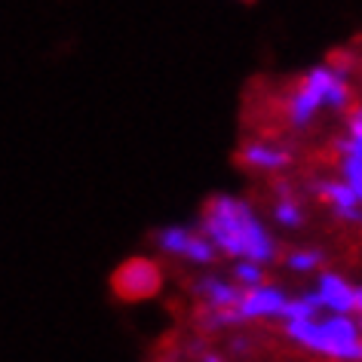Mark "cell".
I'll return each mask as SVG.
<instances>
[{
    "label": "cell",
    "mask_w": 362,
    "mask_h": 362,
    "mask_svg": "<svg viewBox=\"0 0 362 362\" xmlns=\"http://www.w3.org/2000/svg\"><path fill=\"white\" fill-rule=\"evenodd\" d=\"M203 362H221V359H218V356H206Z\"/></svg>",
    "instance_id": "cell-18"
},
{
    "label": "cell",
    "mask_w": 362,
    "mask_h": 362,
    "mask_svg": "<svg viewBox=\"0 0 362 362\" xmlns=\"http://www.w3.org/2000/svg\"><path fill=\"white\" fill-rule=\"evenodd\" d=\"M203 233L212 240V246L218 252L240 261L267 264L276 252L267 228L258 221L252 206L240 197H212L203 215Z\"/></svg>",
    "instance_id": "cell-1"
},
{
    "label": "cell",
    "mask_w": 362,
    "mask_h": 362,
    "mask_svg": "<svg viewBox=\"0 0 362 362\" xmlns=\"http://www.w3.org/2000/svg\"><path fill=\"white\" fill-rule=\"evenodd\" d=\"M344 181L353 187V194L362 200V157H341Z\"/></svg>",
    "instance_id": "cell-12"
},
{
    "label": "cell",
    "mask_w": 362,
    "mask_h": 362,
    "mask_svg": "<svg viewBox=\"0 0 362 362\" xmlns=\"http://www.w3.org/2000/svg\"><path fill=\"white\" fill-rule=\"evenodd\" d=\"M316 194L322 197L325 203L334 209V215L344 221H362V212H359V197L353 194V187L347 181H316Z\"/></svg>",
    "instance_id": "cell-8"
},
{
    "label": "cell",
    "mask_w": 362,
    "mask_h": 362,
    "mask_svg": "<svg viewBox=\"0 0 362 362\" xmlns=\"http://www.w3.org/2000/svg\"><path fill=\"white\" fill-rule=\"evenodd\" d=\"M274 218L283 224V228H298V224H301V206L286 197V200H279V203H276Z\"/></svg>",
    "instance_id": "cell-13"
},
{
    "label": "cell",
    "mask_w": 362,
    "mask_h": 362,
    "mask_svg": "<svg viewBox=\"0 0 362 362\" xmlns=\"http://www.w3.org/2000/svg\"><path fill=\"white\" fill-rule=\"evenodd\" d=\"M350 98L347 77L341 68H313L301 83L295 86L292 98H288V120L292 126H307L320 107H344Z\"/></svg>",
    "instance_id": "cell-2"
},
{
    "label": "cell",
    "mask_w": 362,
    "mask_h": 362,
    "mask_svg": "<svg viewBox=\"0 0 362 362\" xmlns=\"http://www.w3.org/2000/svg\"><path fill=\"white\" fill-rule=\"evenodd\" d=\"M157 243L163 252L169 255H181V258H191L197 264H209L215 258V246L209 237H200V233H191L187 228H166L157 233Z\"/></svg>",
    "instance_id": "cell-5"
},
{
    "label": "cell",
    "mask_w": 362,
    "mask_h": 362,
    "mask_svg": "<svg viewBox=\"0 0 362 362\" xmlns=\"http://www.w3.org/2000/svg\"><path fill=\"white\" fill-rule=\"evenodd\" d=\"M313 295L320 298V307H329L334 316H344V313L356 310V288H353L347 279L338 276V274H322Z\"/></svg>",
    "instance_id": "cell-7"
},
{
    "label": "cell",
    "mask_w": 362,
    "mask_h": 362,
    "mask_svg": "<svg viewBox=\"0 0 362 362\" xmlns=\"http://www.w3.org/2000/svg\"><path fill=\"white\" fill-rule=\"evenodd\" d=\"M243 160H246L252 169L274 172V169H283L288 163V151L276 148V144H267V141H249L246 148H243Z\"/></svg>",
    "instance_id": "cell-9"
},
{
    "label": "cell",
    "mask_w": 362,
    "mask_h": 362,
    "mask_svg": "<svg viewBox=\"0 0 362 362\" xmlns=\"http://www.w3.org/2000/svg\"><path fill=\"white\" fill-rule=\"evenodd\" d=\"M350 139H356V141H362V105L353 111V117H350Z\"/></svg>",
    "instance_id": "cell-16"
},
{
    "label": "cell",
    "mask_w": 362,
    "mask_h": 362,
    "mask_svg": "<svg viewBox=\"0 0 362 362\" xmlns=\"http://www.w3.org/2000/svg\"><path fill=\"white\" fill-rule=\"evenodd\" d=\"M320 261H322L320 252H313V249H298V252H292V255H288V267L298 270V274H307V270H316V267H320Z\"/></svg>",
    "instance_id": "cell-14"
},
{
    "label": "cell",
    "mask_w": 362,
    "mask_h": 362,
    "mask_svg": "<svg viewBox=\"0 0 362 362\" xmlns=\"http://www.w3.org/2000/svg\"><path fill=\"white\" fill-rule=\"evenodd\" d=\"M359 329H362V322H359Z\"/></svg>",
    "instance_id": "cell-19"
},
{
    "label": "cell",
    "mask_w": 362,
    "mask_h": 362,
    "mask_svg": "<svg viewBox=\"0 0 362 362\" xmlns=\"http://www.w3.org/2000/svg\"><path fill=\"white\" fill-rule=\"evenodd\" d=\"M197 288H200V295L209 301L212 310H237L243 301V295L230 283H224V279H203Z\"/></svg>",
    "instance_id": "cell-10"
},
{
    "label": "cell",
    "mask_w": 362,
    "mask_h": 362,
    "mask_svg": "<svg viewBox=\"0 0 362 362\" xmlns=\"http://www.w3.org/2000/svg\"><path fill=\"white\" fill-rule=\"evenodd\" d=\"M288 338L304 344L316 353H325L332 359H362V338L359 325L347 316H329V320H307L288 322Z\"/></svg>",
    "instance_id": "cell-3"
},
{
    "label": "cell",
    "mask_w": 362,
    "mask_h": 362,
    "mask_svg": "<svg viewBox=\"0 0 362 362\" xmlns=\"http://www.w3.org/2000/svg\"><path fill=\"white\" fill-rule=\"evenodd\" d=\"M233 274H237V283L249 286V288H258L261 286V264H255V261H237Z\"/></svg>",
    "instance_id": "cell-15"
},
{
    "label": "cell",
    "mask_w": 362,
    "mask_h": 362,
    "mask_svg": "<svg viewBox=\"0 0 362 362\" xmlns=\"http://www.w3.org/2000/svg\"><path fill=\"white\" fill-rule=\"evenodd\" d=\"M316 310H320V298L304 295V298L288 301L283 316H286V322H307V320H316Z\"/></svg>",
    "instance_id": "cell-11"
},
{
    "label": "cell",
    "mask_w": 362,
    "mask_h": 362,
    "mask_svg": "<svg viewBox=\"0 0 362 362\" xmlns=\"http://www.w3.org/2000/svg\"><path fill=\"white\" fill-rule=\"evenodd\" d=\"M356 310H359V316H362V286L356 288Z\"/></svg>",
    "instance_id": "cell-17"
},
{
    "label": "cell",
    "mask_w": 362,
    "mask_h": 362,
    "mask_svg": "<svg viewBox=\"0 0 362 362\" xmlns=\"http://www.w3.org/2000/svg\"><path fill=\"white\" fill-rule=\"evenodd\" d=\"M114 288L123 298H151L160 288V267L148 258H132L114 274Z\"/></svg>",
    "instance_id": "cell-4"
},
{
    "label": "cell",
    "mask_w": 362,
    "mask_h": 362,
    "mask_svg": "<svg viewBox=\"0 0 362 362\" xmlns=\"http://www.w3.org/2000/svg\"><path fill=\"white\" fill-rule=\"evenodd\" d=\"M288 298L276 286H258L249 288L240 301V320H264V316H283Z\"/></svg>",
    "instance_id": "cell-6"
}]
</instances>
